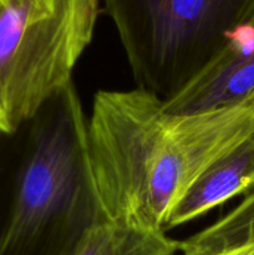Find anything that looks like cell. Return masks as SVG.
<instances>
[{"instance_id":"obj_5","label":"cell","mask_w":254,"mask_h":255,"mask_svg":"<svg viewBox=\"0 0 254 255\" xmlns=\"http://www.w3.org/2000/svg\"><path fill=\"white\" fill-rule=\"evenodd\" d=\"M254 94V12L227 35L216 56L178 94L164 100L173 115L234 106Z\"/></svg>"},{"instance_id":"obj_7","label":"cell","mask_w":254,"mask_h":255,"mask_svg":"<svg viewBox=\"0 0 254 255\" xmlns=\"http://www.w3.org/2000/svg\"><path fill=\"white\" fill-rule=\"evenodd\" d=\"M181 243L166 232L105 219L87 232L72 255H174Z\"/></svg>"},{"instance_id":"obj_8","label":"cell","mask_w":254,"mask_h":255,"mask_svg":"<svg viewBox=\"0 0 254 255\" xmlns=\"http://www.w3.org/2000/svg\"><path fill=\"white\" fill-rule=\"evenodd\" d=\"M254 246V188L222 218L181 243L182 255H219Z\"/></svg>"},{"instance_id":"obj_6","label":"cell","mask_w":254,"mask_h":255,"mask_svg":"<svg viewBox=\"0 0 254 255\" xmlns=\"http://www.w3.org/2000/svg\"><path fill=\"white\" fill-rule=\"evenodd\" d=\"M253 188L254 129L202 172L173 208L166 232L196 221Z\"/></svg>"},{"instance_id":"obj_10","label":"cell","mask_w":254,"mask_h":255,"mask_svg":"<svg viewBox=\"0 0 254 255\" xmlns=\"http://www.w3.org/2000/svg\"><path fill=\"white\" fill-rule=\"evenodd\" d=\"M252 97H253V101H254V94H253V95H252Z\"/></svg>"},{"instance_id":"obj_9","label":"cell","mask_w":254,"mask_h":255,"mask_svg":"<svg viewBox=\"0 0 254 255\" xmlns=\"http://www.w3.org/2000/svg\"><path fill=\"white\" fill-rule=\"evenodd\" d=\"M219 255H254V246H247L243 248L234 249V251L227 252V253Z\"/></svg>"},{"instance_id":"obj_4","label":"cell","mask_w":254,"mask_h":255,"mask_svg":"<svg viewBox=\"0 0 254 255\" xmlns=\"http://www.w3.org/2000/svg\"><path fill=\"white\" fill-rule=\"evenodd\" d=\"M99 11V0H0V129H14L72 82Z\"/></svg>"},{"instance_id":"obj_1","label":"cell","mask_w":254,"mask_h":255,"mask_svg":"<svg viewBox=\"0 0 254 255\" xmlns=\"http://www.w3.org/2000/svg\"><path fill=\"white\" fill-rule=\"evenodd\" d=\"M254 129V101L173 115L147 90H101L87 117V152L106 219L166 232L202 172Z\"/></svg>"},{"instance_id":"obj_2","label":"cell","mask_w":254,"mask_h":255,"mask_svg":"<svg viewBox=\"0 0 254 255\" xmlns=\"http://www.w3.org/2000/svg\"><path fill=\"white\" fill-rule=\"evenodd\" d=\"M105 219L72 81L14 129H0V255H72Z\"/></svg>"},{"instance_id":"obj_3","label":"cell","mask_w":254,"mask_h":255,"mask_svg":"<svg viewBox=\"0 0 254 255\" xmlns=\"http://www.w3.org/2000/svg\"><path fill=\"white\" fill-rule=\"evenodd\" d=\"M139 89L163 100L187 86L227 35L254 12V0H104Z\"/></svg>"}]
</instances>
